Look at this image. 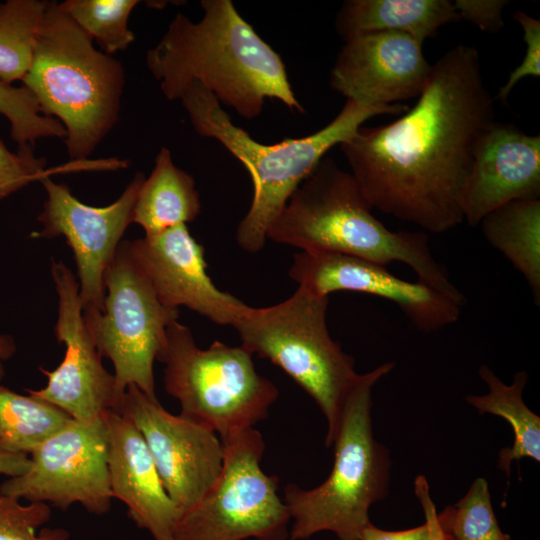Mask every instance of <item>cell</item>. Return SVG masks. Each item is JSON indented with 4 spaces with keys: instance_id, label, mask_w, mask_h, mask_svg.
<instances>
[{
    "instance_id": "21",
    "label": "cell",
    "mask_w": 540,
    "mask_h": 540,
    "mask_svg": "<svg viewBox=\"0 0 540 540\" xmlns=\"http://www.w3.org/2000/svg\"><path fill=\"white\" fill-rule=\"evenodd\" d=\"M200 210L194 178L177 167L169 149L162 147L150 176L139 188L132 223L152 235L194 221Z\"/></svg>"
},
{
    "instance_id": "2",
    "label": "cell",
    "mask_w": 540,
    "mask_h": 540,
    "mask_svg": "<svg viewBox=\"0 0 540 540\" xmlns=\"http://www.w3.org/2000/svg\"><path fill=\"white\" fill-rule=\"evenodd\" d=\"M193 22L177 14L146 64L168 100L196 82L244 119L258 117L265 100L304 112L280 55L239 14L231 0H202Z\"/></svg>"
},
{
    "instance_id": "35",
    "label": "cell",
    "mask_w": 540,
    "mask_h": 540,
    "mask_svg": "<svg viewBox=\"0 0 540 540\" xmlns=\"http://www.w3.org/2000/svg\"><path fill=\"white\" fill-rule=\"evenodd\" d=\"M30 467L28 455L0 453V474L14 477L25 473Z\"/></svg>"
},
{
    "instance_id": "9",
    "label": "cell",
    "mask_w": 540,
    "mask_h": 540,
    "mask_svg": "<svg viewBox=\"0 0 540 540\" xmlns=\"http://www.w3.org/2000/svg\"><path fill=\"white\" fill-rule=\"evenodd\" d=\"M103 310L84 309L83 318L101 355L114 368L118 393L135 385L157 399L153 366L166 346L168 326L178 309L163 305L136 261L129 240H122L104 274Z\"/></svg>"
},
{
    "instance_id": "6",
    "label": "cell",
    "mask_w": 540,
    "mask_h": 540,
    "mask_svg": "<svg viewBox=\"0 0 540 540\" xmlns=\"http://www.w3.org/2000/svg\"><path fill=\"white\" fill-rule=\"evenodd\" d=\"M394 368L386 362L358 374L345 399L332 446L334 461L329 476L312 489L294 483L284 487L292 526L290 540H305L329 531L339 540H359L371 523L372 504L388 494L391 460L372 428V388ZM331 446V447H332Z\"/></svg>"
},
{
    "instance_id": "34",
    "label": "cell",
    "mask_w": 540,
    "mask_h": 540,
    "mask_svg": "<svg viewBox=\"0 0 540 540\" xmlns=\"http://www.w3.org/2000/svg\"><path fill=\"white\" fill-rule=\"evenodd\" d=\"M415 494L422 506L425 520L431 527L430 540H447L437 523V510L430 496L429 484L424 475H418L414 481Z\"/></svg>"
},
{
    "instance_id": "3",
    "label": "cell",
    "mask_w": 540,
    "mask_h": 540,
    "mask_svg": "<svg viewBox=\"0 0 540 540\" xmlns=\"http://www.w3.org/2000/svg\"><path fill=\"white\" fill-rule=\"evenodd\" d=\"M371 209L353 175L324 157L289 197L267 239L303 252L350 255L385 266L404 263L418 281L465 302L447 269L433 256L426 233L392 231Z\"/></svg>"
},
{
    "instance_id": "12",
    "label": "cell",
    "mask_w": 540,
    "mask_h": 540,
    "mask_svg": "<svg viewBox=\"0 0 540 540\" xmlns=\"http://www.w3.org/2000/svg\"><path fill=\"white\" fill-rule=\"evenodd\" d=\"M51 275L58 296L55 336L65 345L62 362L54 370L40 367L45 387L27 393L76 421H92L117 411L122 397L113 374L103 363L83 318L79 282L62 261L52 259Z\"/></svg>"
},
{
    "instance_id": "5",
    "label": "cell",
    "mask_w": 540,
    "mask_h": 540,
    "mask_svg": "<svg viewBox=\"0 0 540 540\" xmlns=\"http://www.w3.org/2000/svg\"><path fill=\"white\" fill-rule=\"evenodd\" d=\"M42 112L66 131L71 160L83 161L115 126L125 83L122 64L49 1L31 67L22 79Z\"/></svg>"
},
{
    "instance_id": "27",
    "label": "cell",
    "mask_w": 540,
    "mask_h": 540,
    "mask_svg": "<svg viewBox=\"0 0 540 540\" xmlns=\"http://www.w3.org/2000/svg\"><path fill=\"white\" fill-rule=\"evenodd\" d=\"M437 523L447 540H511L499 526L488 482L482 477L455 504L437 512Z\"/></svg>"
},
{
    "instance_id": "25",
    "label": "cell",
    "mask_w": 540,
    "mask_h": 540,
    "mask_svg": "<svg viewBox=\"0 0 540 540\" xmlns=\"http://www.w3.org/2000/svg\"><path fill=\"white\" fill-rule=\"evenodd\" d=\"M46 0L0 3V80L11 84L29 71L44 20Z\"/></svg>"
},
{
    "instance_id": "18",
    "label": "cell",
    "mask_w": 540,
    "mask_h": 540,
    "mask_svg": "<svg viewBox=\"0 0 540 540\" xmlns=\"http://www.w3.org/2000/svg\"><path fill=\"white\" fill-rule=\"evenodd\" d=\"M520 199H540V136L495 120L476 149L463 219L476 226L492 210Z\"/></svg>"
},
{
    "instance_id": "29",
    "label": "cell",
    "mask_w": 540,
    "mask_h": 540,
    "mask_svg": "<svg viewBox=\"0 0 540 540\" xmlns=\"http://www.w3.org/2000/svg\"><path fill=\"white\" fill-rule=\"evenodd\" d=\"M51 518V506L43 502L22 504L14 496L0 495V540H69L62 527L42 528Z\"/></svg>"
},
{
    "instance_id": "37",
    "label": "cell",
    "mask_w": 540,
    "mask_h": 540,
    "mask_svg": "<svg viewBox=\"0 0 540 540\" xmlns=\"http://www.w3.org/2000/svg\"><path fill=\"white\" fill-rule=\"evenodd\" d=\"M4 376H5V368L3 365V361L0 360V382L4 378Z\"/></svg>"
},
{
    "instance_id": "28",
    "label": "cell",
    "mask_w": 540,
    "mask_h": 540,
    "mask_svg": "<svg viewBox=\"0 0 540 540\" xmlns=\"http://www.w3.org/2000/svg\"><path fill=\"white\" fill-rule=\"evenodd\" d=\"M0 114L9 121L11 137L20 147L39 138L66 136L62 124L42 112L35 96L24 85L15 87L0 80Z\"/></svg>"
},
{
    "instance_id": "17",
    "label": "cell",
    "mask_w": 540,
    "mask_h": 540,
    "mask_svg": "<svg viewBox=\"0 0 540 540\" xmlns=\"http://www.w3.org/2000/svg\"><path fill=\"white\" fill-rule=\"evenodd\" d=\"M131 251L160 302L185 306L218 325L234 326L249 307L219 290L207 274L204 248L181 224L130 241Z\"/></svg>"
},
{
    "instance_id": "19",
    "label": "cell",
    "mask_w": 540,
    "mask_h": 540,
    "mask_svg": "<svg viewBox=\"0 0 540 540\" xmlns=\"http://www.w3.org/2000/svg\"><path fill=\"white\" fill-rule=\"evenodd\" d=\"M103 417L113 498L126 505L131 520L154 540H175L181 513L163 485L143 436L118 412L111 410Z\"/></svg>"
},
{
    "instance_id": "20",
    "label": "cell",
    "mask_w": 540,
    "mask_h": 540,
    "mask_svg": "<svg viewBox=\"0 0 540 540\" xmlns=\"http://www.w3.org/2000/svg\"><path fill=\"white\" fill-rule=\"evenodd\" d=\"M451 0H347L335 19L344 40L374 32L405 33L424 43L446 24L458 22Z\"/></svg>"
},
{
    "instance_id": "23",
    "label": "cell",
    "mask_w": 540,
    "mask_h": 540,
    "mask_svg": "<svg viewBox=\"0 0 540 540\" xmlns=\"http://www.w3.org/2000/svg\"><path fill=\"white\" fill-rule=\"evenodd\" d=\"M479 376L489 391L485 395H469L466 402L479 414H492L504 418L512 427V446L504 447L498 456V467L510 476L513 461L531 458L540 462V417L523 400V390L528 381L525 371L515 373L511 384L503 383L487 366L479 368Z\"/></svg>"
},
{
    "instance_id": "32",
    "label": "cell",
    "mask_w": 540,
    "mask_h": 540,
    "mask_svg": "<svg viewBox=\"0 0 540 540\" xmlns=\"http://www.w3.org/2000/svg\"><path fill=\"white\" fill-rule=\"evenodd\" d=\"M460 20L467 21L484 32L496 33L504 27L502 10L506 0H454Z\"/></svg>"
},
{
    "instance_id": "10",
    "label": "cell",
    "mask_w": 540,
    "mask_h": 540,
    "mask_svg": "<svg viewBox=\"0 0 540 540\" xmlns=\"http://www.w3.org/2000/svg\"><path fill=\"white\" fill-rule=\"evenodd\" d=\"M224 460L216 482L181 513L175 540H288V508L278 495L279 478L260 462L265 443L254 427L220 439Z\"/></svg>"
},
{
    "instance_id": "11",
    "label": "cell",
    "mask_w": 540,
    "mask_h": 540,
    "mask_svg": "<svg viewBox=\"0 0 540 540\" xmlns=\"http://www.w3.org/2000/svg\"><path fill=\"white\" fill-rule=\"evenodd\" d=\"M104 416V415H103ZM72 420L29 456V469L0 485V495L43 502L61 510L80 504L103 515L113 499L107 462L104 417Z\"/></svg>"
},
{
    "instance_id": "1",
    "label": "cell",
    "mask_w": 540,
    "mask_h": 540,
    "mask_svg": "<svg viewBox=\"0 0 540 540\" xmlns=\"http://www.w3.org/2000/svg\"><path fill=\"white\" fill-rule=\"evenodd\" d=\"M494 121L478 51L459 44L432 65L412 108L339 146L372 208L439 234L464 221V189Z\"/></svg>"
},
{
    "instance_id": "26",
    "label": "cell",
    "mask_w": 540,
    "mask_h": 540,
    "mask_svg": "<svg viewBox=\"0 0 540 540\" xmlns=\"http://www.w3.org/2000/svg\"><path fill=\"white\" fill-rule=\"evenodd\" d=\"M138 0H65L58 3L106 54L123 51L134 41L128 19Z\"/></svg>"
},
{
    "instance_id": "14",
    "label": "cell",
    "mask_w": 540,
    "mask_h": 540,
    "mask_svg": "<svg viewBox=\"0 0 540 540\" xmlns=\"http://www.w3.org/2000/svg\"><path fill=\"white\" fill-rule=\"evenodd\" d=\"M145 179L138 172L121 196L105 207H93L79 201L69 188L51 180L39 181L47 199L38 216L42 228L37 238L63 236L73 251L84 309L103 310L104 274L122 237L132 223L139 188Z\"/></svg>"
},
{
    "instance_id": "33",
    "label": "cell",
    "mask_w": 540,
    "mask_h": 540,
    "mask_svg": "<svg viewBox=\"0 0 540 540\" xmlns=\"http://www.w3.org/2000/svg\"><path fill=\"white\" fill-rule=\"evenodd\" d=\"M431 527L428 521L417 527L388 531L374 526L372 523L367 525L360 536L359 540H430Z\"/></svg>"
},
{
    "instance_id": "4",
    "label": "cell",
    "mask_w": 540,
    "mask_h": 540,
    "mask_svg": "<svg viewBox=\"0 0 540 540\" xmlns=\"http://www.w3.org/2000/svg\"><path fill=\"white\" fill-rule=\"evenodd\" d=\"M179 100L195 131L220 142L251 176L252 202L236 231L238 245L249 253L263 248L274 219L331 148L352 137L368 119L408 109L400 103L369 106L347 99L336 117L313 134L263 144L236 126L217 98L198 83H190Z\"/></svg>"
},
{
    "instance_id": "13",
    "label": "cell",
    "mask_w": 540,
    "mask_h": 540,
    "mask_svg": "<svg viewBox=\"0 0 540 540\" xmlns=\"http://www.w3.org/2000/svg\"><path fill=\"white\" fill-rule=\"evenodd\" d=\"M139 430L163 485L180 513L197 504L216 482L224 447L212 430L165 410L129 385L117 411ZM181 515V514H180Z\"/></svg>"
},
{
    "instance_id": "36",
    "label": "cell",
    "mask_w": 540,
    "mask_h": 540,
    "mask_svg": "<svg viewBox=\"0 0 540 540\" xmlns=\"http://www.w3.org/2000/svg\"><path fill=\"white\" fill-rule=\"evenodd\" d=\"M16 352L13 338L6 334H0V360L10 359Z\"/></svg>"
},
{
    "instance_id": "16",
    "label": "cell",
    "mask_w": 540,
    "mask_h": 540,
    "mask_svg": "<svg viewBox=\"0 0 540 540\" xmlns=\"http://www.w3.org/2000/svg\"><path fill=\"white\" fill-rule=\"evenodd\" d=\"M341 48L330 73V86L348 100L369 106L397 104L419 97L432 66L423 43L400 32L354 36Z\"/></svg>"
},
{
    "instance_id": "22",
    "label": "cell",
    "mask_w": 540,
    "mask_h": 540,
    "mask_svg": "<svg viewBox=\"0 0 540 540\" xmlns=\"http://www.w3.org/2000/svg\"><path fill=\"white\" fill-rule=\"evenodd\" d=\"M489 244L524 277L540 303V199L508 202L479 223Z\"/></svg>"
},
{
    "instance_id": "15",
    "label": "cell",
    "mask_w": 540,
    "mask_h": 540,
    "mask_svg": "<svg viewBox=\"0 0 540 540\" xmlns=\"http://www.w3.org/2000/svg\"><path fill=\"white\" fill-rule=\"evenodd\" d=\"M289 276L321 296L344 290L391 301L423 332L455 323L464 305L418 280L409 282L393 275L385 265L338 253L302 251L294 256Z\"/></svg>"
},
{
    "instance_id": "7",
    "label": "cell",
    "mask_w": 540,
    "mask_h": 540,
    "mask_svg": "<svg viewBox=\"0 0 540 540\" xmlns=\"http://www.w3.org/2000/svg\"><path fill=\"white\" fill-rule=\"evenodd\" d=\"M328 303L329 296L298 286L281 303L249 306L233 327L244 348L281 368L315 401L327 421L325 445L331 447L358 373L353 357L330 336Z\"/></svg>"
},
{
    "instance_id": "30",
    "label": "cell",
    "mask_w": 540,
    "mask_h": 540,
    "mask_svg": "<svg viewBox=\"0 0 540 540\" xmlns=\"http://www.w3.org/2000/svg\"><path fill=\"white\" fill-rule=\"evenodd\" d=\"M12 153L0 139V200L46 175L45 160L34 157L29 146Z\"/></svg>"
},
{
    "instance_id": "31",
    "label": "cell",
    "mask_w": 540,
    "mask_h": 540,
    "mask_svg": "<svg viewBox=\"0 0 540 540\" xmlns=\"http://www.w3.org/2000/svg\"><path fill=\"white\" fill-rule=\"evenodd\" d=\"M514 20L523 30V39L526 43L525 56L509 75V78L498 93L497 98L505 102L513 87L523 78L540 76V21L523 11L513 14Z\"/></svg>"
},
{
    "instance_id": "8",
    "label": "cell",
    "mask_w": 540,
    "mask_h": 540,
    "mask_svg": "<svg viewBox=\"0 0 540 540\" xmlns=\"http://www.w3.org/2000/svg\"><path fill=\"white\" fill-rule=\"evenodd\" d=\"M252 353L242 345L214 341L199 348L188 327L172 322L158 361L165 365L166 392L180 404V415L223 439L254 427L268 416L279 391L255 369Z\"/></svg>"
},
{
    "instance_id": "24",
    "label": "cell",
    "mask_w": 540,
    "mask_h": 540,
    "mask_svg": "<svg viewBox=\"0 0 540 540\" xmlns=\"http://www.w3.org/2000/svg\"><path fill=\"white\" fill-rule=\"evenodd\" d=\"M72 420L43 400L0 385V453L31 454Z\"/></svg>"
}]
</instances>
